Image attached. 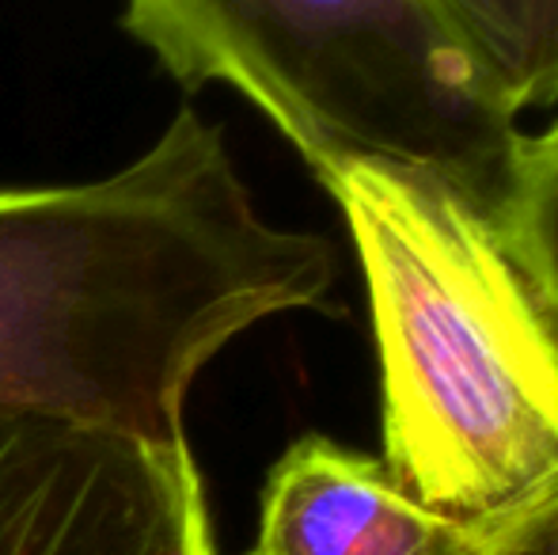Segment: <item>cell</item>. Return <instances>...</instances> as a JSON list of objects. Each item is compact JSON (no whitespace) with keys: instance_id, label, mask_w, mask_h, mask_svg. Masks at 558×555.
Here are the masks:
<instances>
[{"instance_id":"obj_9","label":"cell","mask_w":558,"mask_h":555,"mask_svg":"<svg viewBox=\"0 0 558 555\" xmlns=\"http://www.w3.org/2000/svg\"><path fill=\"white\" fill-rule=\"evenodd\" d=\"M501 521H506V518H501ZM501 521H498V529H501ZM498 529H494V541H490V548H486L483 555H494V544H498Z\"/></svg>"},{"instance_id":"obj_2","label":"cell","mask_w":558,"mask_h":555,"mask_svg":"<svg viewBox=\"0 0 558 555\" xmlns=\"http://www.w3.org/2000/svg\"><path fill=\"white\" fill-rule=\"evenodd\" d=\"M361 263L391 480L456 521H498L558 472V312L490 202L426 164L319 176Z\"/></svg>"},{"instance_id":"obj_1","label":"cell","mask_w":558,"mask_h":555,"mask_svg":"<svg viewBox=\"0 0 558 555\" xmlns=\"http://www.w3.org/2000/svg\"><path fill=\"white\" fill-rule=\"evenodd\" d=\"M335 248L258 214L183 107L104 179L0 186V411L179 449L198 373L255 324L338 312Z\"/></svg>"},{"instance_id":"obj_8","label":"cell","mask_w":558,"mask_h":555,"mask_svg":"<svg viewBox=\"0 0 558 555\" xmlns=\"http://www.w3.org/2000/svg\"><path fill=\"white\" fill-rule=\"evenodd\" d=\"M494 555H558V472L506 514Z\"/></svg>"},{"instance_id":"obj_3","label":"cell","mask_w":558,"mask_h":555,"mask_svg":"<svg viewBox=\"0 0 558 555\" xmlns=\"http://www.w3.org/2000/svg\"><path fill=\"white\" fill-rule=\"evenodd\" d=\"M122 27L183 88L258 107L312 176L426 164L501 206L521 122L422 0H122Z\"/></svg>"},{"instance_id":"obj_5","label":"cell","mask_w":558,"mask_h":555,"mask_svg":"<svg viewBox=\"0 0 558 555\" xmlns=\"http://www.w3.org/2000/svg\"><path fill=\"white\" fill-rule=\"evenodd\" d=\"M498 521L429 510L380 457L304 434L266 475L251 555H483Z\"/></svg>"},{"instance_id":"obj_6","label":"cell","mask_w":558,"mask_h":555,"mask_svg":"<svg viewBox=\"0 0 558 555\" xmlns=\"http://www.w3.org/2000/svg\"><path fill=\"white\" fill-rule=\"evenodd\" d=\"M521 119L558 107V0H422Z\"/></svg>"},{"instance_id":"obj_7","label":"cell","mask_w":558,"mask_h":555,"mask_svg":"<svg viewBox=\"0 0 558 555\" xmlns=\"http://www.w3.org/2000/svg\"><path fill=\"white\" fill-rule=\"evenodd\" d=\"M498 217L513 255L558 312V114L521 134Z\"/></svg>"},{"instance_id":"obj_4","label":"cell","mask_w":558,"mask_h":555,"mask_svg":"<svg viewBox=\"0 0 558 555\" xmlns=\"http://www.w3.org/2000/svg\"><path fill=\"white\" fill-rule=\"evenodd\" d=\"M0 555H217L191 445L0 411Z\"/></svg>"}]
</instances>
